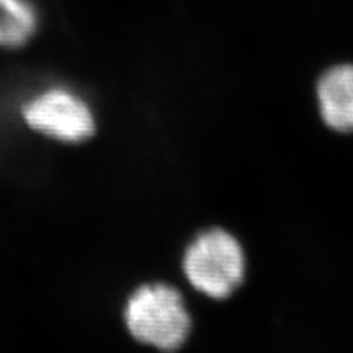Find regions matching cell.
<instances>
[{
  "instance_id": "5",
  "label": "cell",
  "mask_w": 353,
  "mask_h": 353,
  "mask_svg": "<svg viewBox=\"0 0 353 353\" xmlns=\"http://www.w3.org/2000/svg\"><path fill=\"white\" fill-rule=\"evenodd\" d=\"M39 26V10L31 0H0V48L26 46Z\"/></svg>"
},
{
  "instance_id": "1",
  "label": "cell",
  "mask_w": 353,
  "mask_h": 353,
  "mask_svg": "<svg viewBox=\"0 0 353 353\" xmlns=\"http://www.w3.org/2000/svg\"><path fill=\"white\" fill-rule=\"evenodd\" d=\"M124 319L132 337L159 350L180 349L192 330L181 294L165 284L143 285L132 293Z\"/></svg>"
},
{
  "instance_id": "4",
  "label": "cell",
  "mask_w": 353,
  "mask_h": 353,
  "mask_svg": "<svg viewBox=\"0 0 353 353\" xmlns=\"http://www.w3.org/2000/svg\"><path fill=\"white\" fill-rule=\"evenodd\" d=\"M318 102L328 127L353 131V65L334 66L319 79Z\"/></svg>"
},
{
  "instance_id": "2",
  "label": "cell",
  "mask_w": 353,
  "mask_h": 353,
  "mask_svg": "<svg viewBox=\"0 0 353 353\" xmlns=\"http://www.w3.org/2000/svg\"><path fill=\"white\" fill-rule=\"evenodd\" d=\"M183 270L197 292L212 299H225L245 279V253L227 231L209 230L187 248Z\"/></svg>"
},
{
  "instance_id": "3",
  "label": "cell",
  "mask_w": 353,
  "mask_h": 353,
  "mask_svg": "<svg viewBox=\"0 0 353 353\" xmlns=\"http://www.w3.org/2000/svg\"><path fill=\"white\" fill-rule=\"evenodd\" d=\"M26 123L40 134L65 143H81L96 131L92 109L80 96L54 87L28 101L22 109Z\"/></svg>"
}]
</instances>
